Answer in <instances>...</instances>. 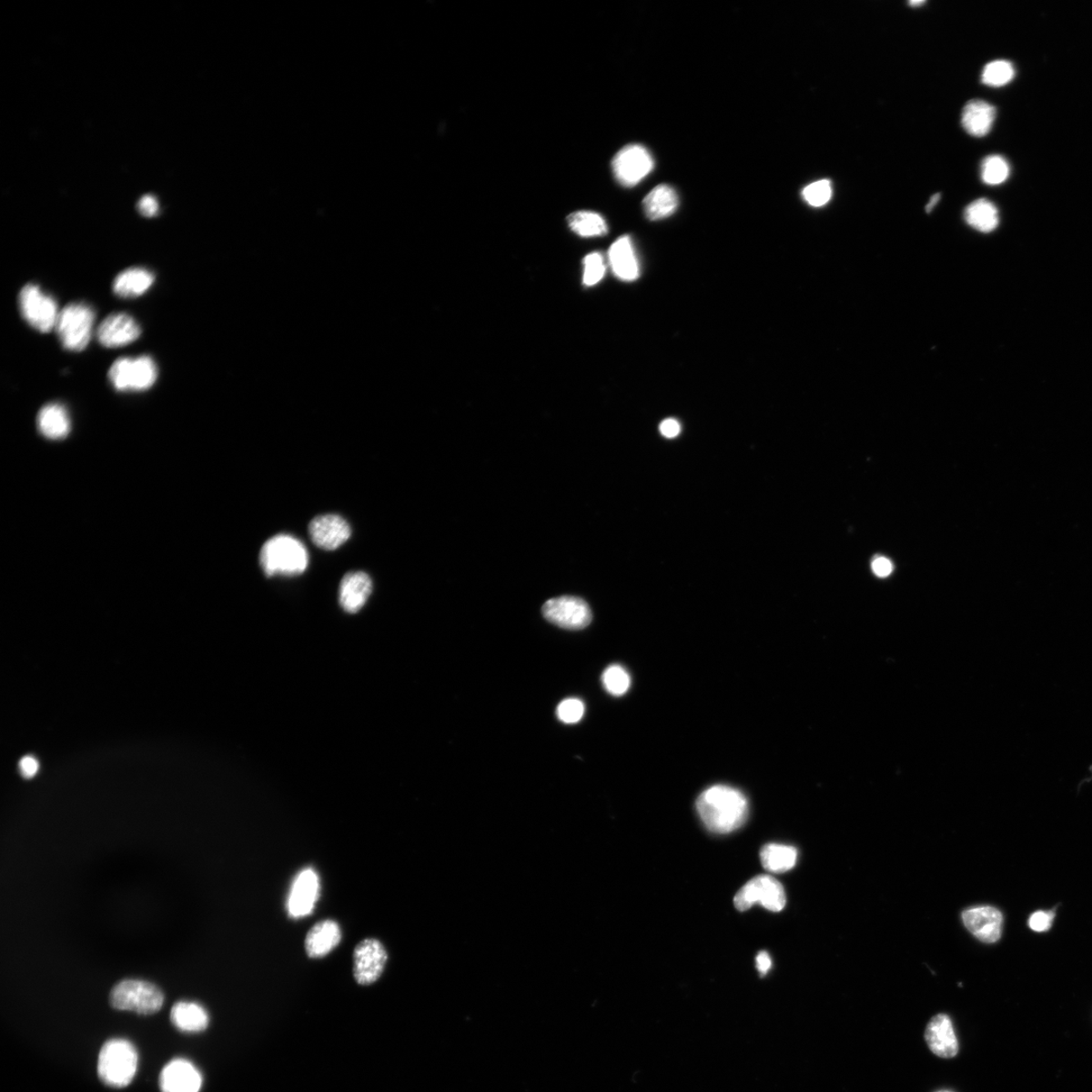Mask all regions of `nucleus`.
Returning <instances> with one entry per match:
<instances>
[{"instance_id": "33", "label": "nucleus", "mask_w": 1092, "mask_h": 1092, "mask_svg": "<svg viewBox=\"0 0 1092 1092\" xmlns=\"http://www.w3.org/2000/svg\"><path fill=\"white\" fill-rule=\"evenodd\" d=\"M606 264L602 255L598 252L591 253L584 259V285L593 287L605 276Z\"/></svg>"}, {"instance_id": "42", "label": "nucleus", "mask_w": 1092, "mask_h": 1092, "mask_svg": "<svg viewBox=\"0 0 1092 1092\" xmlns=\"http://www.w3.org/2000/svg\"><path fill=\"white\" fill-rule=\"evenodd\" d=\"M925 4V0H913L908 5L913 7L922 6Z\"/></svg>"}, {"instance_id": "38", "label": "nucleus", "mask_w": 1092, "mask_h": 1092, "mask_svg": "<svg viewBox=\"0 0 1092 1092\" xmlns=\"http://www.w3.org/2000/svg\"><path fill=\"white\" fill-rule=\"evenodd\" d=\"M872 570L876 576L885 578L890 575L892 570H894V566H892V562L886 558H877L872 562Z\"/></svg>"}, {"instance_id": "5", "label": "nucleus", "mask_w": 1092, "mask_h": 1092, "mask_svg": "<svg viewBox=\"0 0 1092 1092\" xmlns=\"http://www.w3.org/2000/svg\"><path fill=\"white\" fill-rule=\"evenodd\" d=\"M109 1003L116 1009L129 1010L139 1015H153L162 1007L164 996L162 991L150 982L127 979L113 988Z\"/></svg>"}, {"instance_id": "17", "label": "nucleus", "mask_w": 1092, "mask_h": 1092, "mask_svg": "<svg viewBox=\"0 0 1092 1092\" xmlns=\"http://www.w3.org/2000/svg\"><path fill=\"white\" fill-rule=\"evenodd\" d=\"M925 1041L928 1048L941 1058H953L959 1051L957 1036L951 1018L946 1015H937L931 1019L926 1026Z\"/></svg>"}, {"instance_id": "12", "label": "nucleus", "mask_w": 1092, "mask_h": 1092, "mask_svg": "<svg viewBox=\"0 0 1092 1092\" xmlns=\"http://www.w3.org/2000/svg\"><path fill=\"white\" fill-rule=\"evenodd\" d=\"M141 333L140 325L133 317L125 313H115L100 323L96 336L104 348L118 349L138 339Z\"/></svg>"}, {"instance_id": "1", "label": "nucleus", "mask_w": 1092, "mask_h": 1092, "mask_svg": "<svg viewBox=\"0 0 1092 1092\" xmlns=\"http://www.w3.org/2000/svg\"><path fill=\"white\" fill-rule=\"evenodd\" d=\"M697 812L710 832L730 834L749 816L748 799L740 790L725 785L706 789L697 799Z\"/></svg>"}, {"instance_id": "3", "label": "nucleus", "mask_w": 1092, "mask_h": 1092, "mask_svg": "<svg viewBox=\"0 0 1092 1092\" xmlns=\"http://www.w3.org/2000/svg\"><path fill=\"white\" fill-rule=\"evenodd\" d=\"M138 1069V1054L132 1043L124 1039L109 1040L98 1056L97 1071L105 1085L122 1088L129 1086Z\"/></svg>"}, {"instance_id": "37", "label": "nucleus", "mask_w": 1092, "mask_h": 1092, "mask_svg": "<svg viewBox=\"0 0 1092 1092\" xmlns=\"http://www.w3.org/2000/svg\"><path fill=\"white\" fill-rule=\"evenodd\" d=\"M138 209L144 217H151L157 215L158 212V204L157 199L151 196L143 197L140 199Z\"/></svg>"}, {"instance_id": "25", "label": "nucleus", "mask_w": 1092, "mask_h": 1092, "mask_svg": "<svg viewBox=\"0 0 1092 1092\" xmlns=\"http://www.w3.org/2000/svg\"><path fill=\"white\" fill-rule=\"evenodd\" d=\"M965 221L981 233L995 231L999 224L998 209L986 198L974 200L964 213Z\"/></svg>"}, {"instance_id": "13", "label": "nucleus", "mask_w": 1092, "mask_h": 1092, "mask_svg": "<svg viewBox=\"0 0 1092 1092\" xmlns=\"http://www.w3.org/2000/svg\"><path fill=\"white\" fill-rule=\"evenodd\" d=\"M308 532L318 549L335 551L350 539L351 528L341 516L328 514L314 518Z\"/></svg>"}, {"instance_id": "23", "label": "nucleus", "mask_w": 1092, "mask_h": 1092, "mask_svg": "<svg viewBox=\"0 0 1092 1092\" xmlns=\"http://www.w3.org/2000/svg\"><path fill=\"white\" fill-rule=\"evenodd\" d=\"M170 1018L172 1024L185 1033L203 1032L209 1021L207 1010L202 1006L189 1001H179L173 1006Z\"/></svg>"}, {"instance_id": "40", "label": "nucleus", "mask_w": 1092, "mask_h": 1092, "mask_svg": "<svg viewBox=\"0 0 1092 1092\" xmlns=\"http://www.w3.org/2000/svg\"><path fill=\"white\" fill-rule=\"evenodd\" d=\"M755 962H757V969L760 972V976H766L772 966L770 955L766 952H761L757 956V960H755Z\"/></svg>"}, {"instance_id": "2", "label": "nucleus", "mask_w": 1092, "mask_h": 1092, "mask_svg": "<svg viewBox=\"0 0 1092 1092\" xmlns=\"http://www.w3.org/2000/svg\"><path fill=\"white\" fill-rule=\"evenodd\" d=\"M308 562L305 545L290 535L272 537L261 549L260 564L268 578L299 575L306 571Z\"/></svg>"}, {"instance_id": "36", "label": "nucleus", "mask_w": 1092, "mask_h": 1092, "mask_svg": "<svg viewBox=\"0 0 1092 1092\" xmlns=\"http://www.w3.org/2000/svg\"><path fill=\"white\" fill-rule=\"evenodd\" d=\"M660 432L666 439H676L681 433V424L676 419H666L660 425Z\"/></svg>"}, {"instance_id": "35", "label": "nucleus", "mask_w": 1092, "mask_h": 1092, "mask_svg": "<svg viewBox=\"0 0 1092 1092\" xmlns=\"http://www.w3.org/2000/svg\"><path fill=\"white\" fill-rule=\"evenodd\" d=\"M1055 914L1053 912H1036L1028 919V925L1035 932H1046L1052 926Z\"/></svg>"}, {"instance_id": "14", "label": "nucleus", "mask_w": 1092, "mask_h": 1092, "mask_svg": "<svg viewBox=\"0 0 1092 1092\" xmlns=\"http://www.w3.org/2000/svg\"><path fill=\"white\" fill-rule=\"evenodd\" d=\"M965 926L983 943L994 944L1003 933L1004 918L998 909L992 906L973 907L962 914Z\"/></svg>"}, {"instance_id": "20", "label": "nucleus", "mask_w": 1092, "mask_h": 1092, "mask_svg": "<svg viewBox=\"0 0 1092 1092\" xmlns=\"http://www.w3.org/2000/svg\"><path fill=\"white\" fill-rule=\"evenodd\" d=\"M609 262L619 279L633 281L639 278L640 263L630 237L622 236L612 244L609 250Z\"/></svg>"}, {"instance_id": "15", "label": "nucleus", "mask_w": 1092, "mask_h": 1092, "mask_svg": "<svg viewBox=\"0 0 1092 1092\" xmlns=\"http://www.w3.org/2000/svg\"><path fill=\"white\" fill-rule=\"evenodd\" d=\"M159 1085L162 1092H199L203 1077L193 1063L175 1059L163 1068Z\"/></svg>"}, {"instance_id": "32", "label": "nucleus", "mask_w": 1092, "mask_h": 1092, "mask_svg": "<svg viewBox=\"0 0 1092 1092\" xmlns=\"http://www.w3.org/2000/svg\"><path fill=\"white\" fill-rule=\"evenodd\" d=\"M803 197L809 206L814 207L825 206L833 197L832 181L822 179L813 182L804 188Z\"/></svg>"}, {"instance_id": "10", "label": "nucleus", "mask_w": 1092, "mask_h": 1092, "mask_svg": "<svg viewBox=\"0 0 1092 1092\" xmlns=\"http://www.w3.org/2000/svg\"><path fill=\"white\" fill-rule=\"evenodd\" d=\"M388 962L385 945L377 939H364L353 951V976L359 986H368L377 982L384 973Z\"/></svg>"}, {"instance_id": "28", "label": "nucleus", "mask_w": 1092, "mask_h": 1092, "mask_svg": "<svg viewBox=\"0 0 1092 1092\" xmlns=\"http://www.w3.org/2000/svg\"><path fill=\"white\" fill-rule=\"evenodd\" d=\"M571 229L584 238L603 236L608 232L604 217L594 212L581 211L568 217Z\"/></svg>"}, {"instance_id": "31", "label": "nucleus", "mask_w": 1092, "mask_h": 1092, "mask_svg": "<svg viewBox=\"0 0 1092 1092\" xmlns=\"http://www.w3.org/2000/svg\"><path fill=\"white\" fill-rule=\"evenodd\" d=\"M602 682L609 694L622 696L630 690L632 680L623 667L612 664L604 671Z\"/></svg>"}, {"instance_id": "43", "label": "nucleus", "mask_w": 1092, "mask_h": 1092, "mask_svg": "<svg viewBox=\"0 0 1092 1092\" xmlns=\"http://www.w3.org/2000/svg\"><path fill=\"white\" fill-rule=\"evenodd\" d=\"M939 1092H951V1091H946V1090H944V1091H939Z\"/></svg>"}, {"instance_id": "30", "label": "nucleus", "mask_w": 1092, "mask_h": 1092, "mask_svg": "<svg viewBox=\"0 0 1092 1092\" xmlns=\"http://www.w3.org/2000/svg\"><path fill=\"white\" fill-rule=\"evenodd\" d=\"M1010 167L1000 155H990L982 162L981 178L988 186H999L1009 177Z\"/></svg>"}, {"instance_id": "34", "label": "nucleus", "mask_w": 1092, "mask_h": 1092, "mask_svg": "<svg viewBox=\"0 0 1092 1092\" xmlns=\"http://www.w3.org/2000/svg\"><path fill=\"white\" fill-rule=\"evenodd\" d=\"M557 714L563 723H577L585 714V704L577 698L563 700L558 706Z\"/></svg>"}, {"instance_id": "41", "label": "nucleus", "mask_w": 1092, "mask_h": 1092, "mask_svg": "<svg viewBox=\"0 0 1092 1092\" xmlns=\"http://www.w3.org/2000/svg\"><path fill=\"white\" fill-rule=\"evenodd\" d=\"M940 199H941V194H935V196H933L930 200V203H928L925 207L926 213H931L933 211V208L937 205V203L940 202Z\"/></svg>"}, {"instance_id": "22", "label": "nucleus", "mask_w": 1092, "mask_h": 1092, "mask_svg": "<svg viewBox=\"0 0 1092 1092\" xmlns=\"http://www.w3.org/2000/svg\"><path fill=\"white\" fill-rule=\"evenodd\" d=\"M154 280V273L148 269L142 268L126 269L115 278L114 293L123 298H138L152 287Z\"/></svg>"}, {"instance_id": "6", "label": "nucleus", "mask_w": 1092, "mask_h": 1092, "mask_svg": "<svg viewBox=\"0 0 1092 1092\" xmlns=\"http://www.w3.org/2000/svg\"><path fill=\"white\" fill-rule=\"evenodd\" d=\"M157 363L148 355L136 359L123 358L116 360L108 370V379L120 391H142L149 389L157 381Z\"/></svg>"}, {"instance_id": "19", "label": "nucleus", "mask_w": 1092, "mask_h": 1092, "mask_svg": "<svg viewBox=\"0 0 1092 1092\" xmlns=\"http://www.w3.org/2000/svg\"><path fill=\"white\" fill-rule=\"evenodd\" d=\"M341 928L331 919L315 925L308 931L305 949L309 958H323L341 942Z\"/></svg>"}, {"instance_id": "8", "label": "nucleus", "mask_w": 1092, "mask_h": 1092, "mask_svg": "<svg viewBox=\"0 0 1092 1092\" xmlns=\"http://www.w3.org/2000/svg\"><path fill=\"white\" fill-rule=\"evenodd\" d=\"M755 904H761L773 913L781 912L786 905L784 887L769 875H760L752 879L737 892L734 905L740 912H745Z\"/></svg>"}, {"instance_id": "29", "label": "nucleus", "mask_w": 1092, "mask_h": 1092, "mask_svg": "<svg viewBox=\"0 0 1092 1092\" xmlns=\"http://www.w3.org/2000/svg\"><path fill=\"white\" fill-rule=\"evenodd\" d=\"M1016 76L1012 63L1006 60H996L986 64L982 71L981 81L987 86L1001 87L1009 84Z\"/></svg>"}, {"instance_id": "27", "label": "nucleus", "mask_w": 1092, "mask_h": 1092, "mask_svg": "<svg viewBox=\"0 0 1092 1092\" xmlns=\"http://www.w3.org/2000/svg\"><path fill=\"white\" fill-rule=\"evenodd\" d=\"M794 846L770 844L761 851L763 867L771 873H785L794 869L797 862Z\"/></svg>"}, {"instance_id": "7", "label": "nucleus", "mask_w": 1092, "mask_h": 1092, "mask_svg": "<svg viewBox=\"0 0 1092 1092\" xmlns=\"http://www.w3.org/2000/svg\"><path fill=\"white\" fill-rule=\"evenodd\" d=\"M18 307L25 322L41 333H48L56 325L59 311L55 299L39 286H25L18 295Z\"/></svg>"}, {"instance_id": "26", "label": "nucleus", "mask_w": 1092, "mask_h": 1092, "mask_svg": "<svg viewBox=\"0 0 1092 1092\" xmlns=\"http://www.w3.org/2000/svg\"><path fill=\"white\" fill-rule=\"evenodd\" d=\"M38 426L48 439H63L70 431V419L66 408L59 404L44 406L38 415Z\"/></svg>"}, {"instance_id": "9", "label": "nucleus", "mask_w": 1092, "mask_h": 1092, "mask_svg": "<svg viewBox=\"0 0 1092 1092\" xmlns=\"http://www.w3.org/2000/svg\"><path fill=\"white\" fill-rule=\"evenodd\" d=\"M654 167L652 154L642 145H628L612 161L615 178L623 187H632L650 175Z\"/></svg>"}, {"instance_id": "16", "label": "nucleus", "mask_w": 1092, "mask_h": 1092, "mask_svg": "<svg viewBox=\"0 0 1092 1092\" xmlns=\"http://www.w3.org/2000/svg\"><path fill=\"white\" fill-rule=\"evenodd\" d=\"M318 877L313 869H305L298 874L291 887L288 898V913L298 918L312 913L318 896Z\"/></svg>"}, {"instance_id": "24", "label": "nucleus", "mask_w": 1092, "mask_h": 1092, "mask_svg": "<svg viewBox=\"0 0 1092 1092\" xmlns=\"http://www.w3.org/2000/svg\"><path fill=\"white\" fill-rule=\"evenodd\" d=\"M678 206L676 190L667 185L655 187L643 199L644 213L652 221L670 217Z\"/></svg>"}, {"instance_id": "4", "label": "nucleus", "mask_w": 1092, "mask_h": 1092, "mask_svg": "<svg viewBox=\"0 0 1092 1092\" xmlns=\"http://www.w3.org/2000/svg\"><path fill=\"white\" fill-rule=\"evenodd\" d=\"M93 308L84 303H72L59 312L55 329L64 349L80 352L87 348L95 324Z\"/></svg>"}, {"instance_id": "18", "label": "nucleus", "mask_w": 1092, "mask_h": 1092, "mask_svg": "<svg viewBox=\"0 0 1092 1092\" xmlns=\"http://www.w3.org/2000/svg\"><path fill=\"white\" fill-rule=\"evenodd\" d=\"M372 592V581L363 571L349 572L343 577L339 602L345 612L354 614L366 605Z\"/></svg>"}, {"instance_id": "21", "label": "nucleus", "mask_w": 1092, "mask_h": 1092, "mask_svg": "<svg viewBox=\"0 0 1092 1092\" xmlns=\"http://www.w3.org/2000/svg\"><path fill=\"white\" fill-rule=\"evenodd\" d=\"M996 117V108L981 99H972L965 105L962 126L969 135L982 138L992 129Z\"/></svg>"}, {"instance_id": "11", "label": "nucleus", "mask_w": 1092, "mask_h": 1092, "mask_svg": "<svg viewBox=\"0 0 1092 1092\" xmlns=\"http://www.w3.org/2000/svg\"><path fill=\"white\" fill-rule=\"evenodd\" d=\"M546 621L564 630L580 631L592 622V612L584 600L562 596L546 601L542 607Z\"/></svg>"}, {"instance_id": "39", "label": "nucleus", "mask_w": 1092, "mask_h": 1092, "mask_svg": "<svg viewBox=\"0 0 1092 1092\" xmlns=\"http://www.w3.org/2000/svg\"><path fill=\"white\" fill-rule=\"evenodd\" d=\"M20 770L25 778H32L39 770V763L32 755H26L20 762Z\"/></svg>"}]
</instances>
